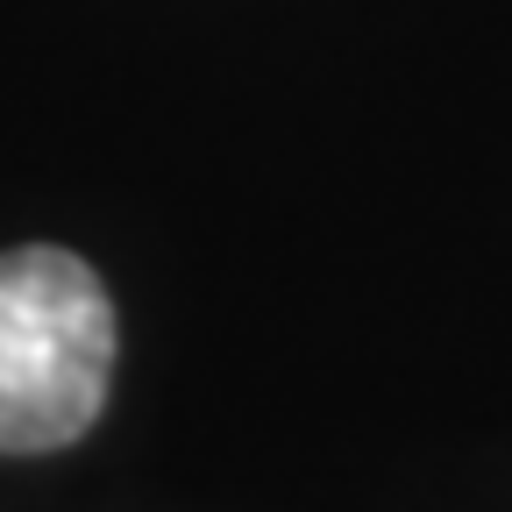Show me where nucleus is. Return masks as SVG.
Listing matches in <instances>:
<instances>
[{
	"label": "nucleus",
	"instance_id": "obj_1",
	"mask_svg": "<svg viewBox=\"0 0 512 512\" xmlns=\"http://www.w3.org/2000/svg\"><path fill=\"white\" fill-rule=\"evenodd\" d=\"M114 384V299L86 256L22 242L0 256V456L93 434Z\"/></svg>",
	"mask_w": 512,
	"mask_h": 512
}]
</instances>
